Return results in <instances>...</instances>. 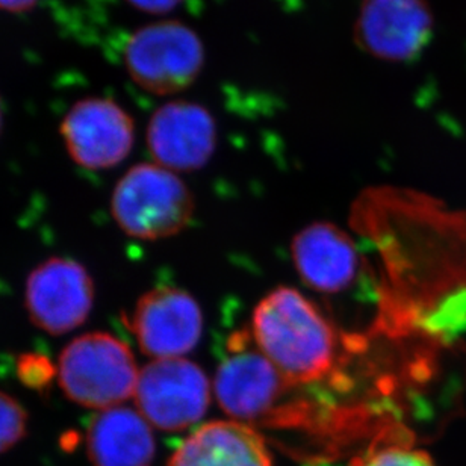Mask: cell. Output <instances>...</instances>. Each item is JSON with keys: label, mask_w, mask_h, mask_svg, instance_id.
<instances>
[{"label": "cell", "mask_w": 466, "mask_h": 466, "mask_svg": "<svg viewBox=\"0 0 466 466\" xmlns=\"http://www.w3.org/2000/svg\"><path fill=\"white\" fill-rule=\"evenodd\" d=\"M251 338L289 385L321 380L337 360V333L319 308L294 288H276L259 301Z\"/></svg>", "instance_id": "obj_1"}, {"label": "cell", "mask_w": 466, "mask_h": 466, "mask_svg": "<svg viewBox=\"0 0 466 466\" xmlns=\"http://www.w3.org/2000/svg\"><path fill=\"white\" fill-rule=\"evenodd\" d=\"M138 377L132 350L111 333L81 335L59 356V386L82 408L102 412L121 406L134 397Z\"/></svg>", "instance_id": "obj_2"}, {"label": "cell", "mask_w": 466, "mask_h": 466, "mask_svg": "<svg viewBox=\"0 0 466 466\" xmlns=\"http://www.w3.org/2000/svg\"><path fill=\"white\" fill-rule=\"evenodd\" d=\"M111 212L126 235L157 241L175 237L188 226L194 198L175 171L157 164H138L116 185Z\"/></svg>", "instance_id": "obj_3"}, {"label": "cell", "mask_w": 466, "mask_h": 466, "mask_svg": "<svg viewBox=\"0 0 466 466\" xmlns=\"http://www.w3.org/2000/svg\"><path fill=\"white\" fill-rule=\"evenodd\" d=\"M126 70L143 90L170 96L187 90L205 67L198 32L177 20L152 23L134 32L125 49Z\"/></svg>", "instance_id": "obj_4"}, {"label": "cell", "mask_w": 466, "mask_h": 466, "mask_svg": "<svg viewBox=\"0 0 466 466\" xmlns=\"http://www.w3.org/2000/svg\"><path fill=\"white\" fill-rule=\"evenodd\" d=\"M211 392L207 374L188 359H153L139 371L134 399L150 426L180 431L205 417Z\"/></svg>", "instance_id": "obj_5"}, {"label": "cell", "mask_w": 466, "mask_h": 466, "mask_svg": "<svg viewBox=\"0 0 466 466\" xmlns=\"http://www.w3.org/2000/svg\"><path fill=\"white\" fill-rule=\"evenodd\" d=\"M95 297V280L84 265L50 258L27 276L25 308L35 328L59 337L86 323Z\"/></svg>", "instance_id": "obj_6"}, {"label": "cell", "mask_w": 466, "mask_h": 466, "mask_svg": "<svg viewBox=\"0 0 466 466\" xmlns=\"http://www.w3.org/2000/svg\"><path fill=\"white\" fill-rule=\"evenodd\" d=\"M435 18L427 0H362L354 23L359 49L386 63H408L426 49Z\"/></svg>", "instance_id": "obj_7"}, {"label": "cell", "mask_w": 466, "mask_h": 466, "mask_svg": "<svg viewBox=\"0 0 466 466\" xmlns=\"http://www.w3.org/2000/svg\"><path fill=\"white\" fill-rule=\"evenodd\" d=\"M125 323L144 354L153 359L182 358L202 337L203 315L188 292L159 287L137 301Z\"/></svg>", "instance_id": "obj_8"}, {"label": "cell", "mask_w": 466, "mask_h": 466, "mask_svg": "<svg viewBox=\"0 0 466 466\" xmlns=\"http://www.w3.org/2000/svg\"><path fill=\"white\" fill-rule=\"evenodd\" d=\"M68 155L86 170H108L129 157L135 125L120 105L90 97L73 105L61 123Z\"/></svg>", "instance_id": "obj_9"}, {"label": "cell", "mask_w": 466, "mask_h": 466, "mask_svg": "<svg viewBox=\"0 0 466 466\" xmlns=\"http://www.w3.org/2000/svg\"><path fill=\"white\" fill-rule=\"evenodd\" d=\"M233 341L232 351L217 370L212 390L229 417L247 424L265 417L289 383L256 344L247 346L238 335Z\"/></svg>", "instance_id": "obj_10"}, {"label": "cell", "mask_w": 466, "mask_h": 466, "mask_svg": "<svg viewBox=\"0 0 466 466\" xmlns=\"http://www.w3.org/2000/svg\"><path fill=\"white\" fill-rule=\"evenodd\" d=\"M217 121L209 109L189 100L162 105L147 126L148 152L157 166L196 171L216 152Z\"/></svg>", "instance_id": "obj_11"}, {"label": "cell", "mask_w": 466, "mask_h": 466, "mask_svg": "<svg viewBox=\"0 0 466 466\" xmlns=\"http://www.w3.org/2000/svg\"><path fill=\"white\" fill-rule=\"evenodd\" d=\"M292 259L303 282L315 291L338 294L358 276L359 251L353 239L333 223H312L294 237Z\"/></svg>", "instance_id": "obj_12"}, {"label": "cell", "mask_w": 466, "mask_h": 466, "mask_svg": "<svg viewBox=\"0 0 466 466\" xmlns=\"http://www.w3.org/2000/svg\"><path fill=\"white\" fill-rule=\"evenodd\" d=\"M167 466H273L264 438L241 421L198 427L173 451Z\"/></svg>", "instance_id": "obj_13"}, {"label": "cell", "mask_w": 466, "mask_h": 466, "mask_svg": "<svg viewBox=\"0 0 466 466\" xmlns=\"http://www.w3.org/2000/svg\"><path fill=\"white\" fill-rule=\"evenodd\" d=\"M86 444L93 466H152L157 454L152 426L125 406L97 413L86 429Z\"/></svg>", "instance_id": "obj_14"}, {"label": "cell", "mask_w": 466, "mask_h": 466, "mask_svg": "<svg viewBox=\"0 0 466 466\" xmlns=\"http://www.w3.org/2000/svg\"><path fill=\"white\" fill-rule=\"evenodd\" d=\"M353 466H436L431 454L408 442L374 445Z\"/></svg>", "instance_id": "obj_15"}, {"label": "cell", "mask_w": 466, "mask_h": 466, "mask_svg": "<svg viewBox=\"0 0 466 466\" xmlns=\"http://www.w3.org/2000/svg\"><path fill=\"white\" fill-rule=\"evenodd\" d=\"M26 433V409L13 395L0 390V454L22 442Z\"/></svg>", "instance_id": "obj_16"}, {"label": "cell", "mask_w": 466, "mask_h": 466, "mask_svg": "<svg viewBox=\"0 0 466 466\" xmlns=\"http://www.w3.org/2000/svg\"><path fill=\"white\" fill-rule=\"evenodd\" d=\"M18 380L34 392H47L55 379H58V367L46 354L27 351L20 354L15 365Z\"/></svg>", "instance_id": "obj_17"}, {"label": "cell", "mask_w": 466, "mask_h": 466, "mask_svg": "<svg viewBox=\"0 0 466 466\" xmlns=\"http://www.w3.org/2000/svg\"><path fill=\"white\" fill-rule=\"evenodd\" d=\"M134 8L147 14H167L173 11L182 0H126Z\"/></svg>", "instance_id": "obj_18"}, {"label": "cell", "mask_w": 466, "mask_h": 466, "mask_svg": "<svg viewBox=\"0 0 466 466\" xmlns=\"http://www.w3.org/2000/svg\"><path fill=\"white\" fill-rule=\"evenodd\" d=\"M38 4V0H0V9L8 13H26Z\"/></svg>", "instance_id": "obj_19"}, {"label": "cell", "mask_w": 466, "mask_h": 466, "mask_svg": "<svg viewBox=\"0 0 466 466\" xmlns=\"http://www.w3.org/2000/svg\"><path fill=\"white\" fill-rule=\"evenodd\" d=\"M0 130H2V102H0Z\"/></svg>", "instance_id": "obj_20"}]
</instances>
